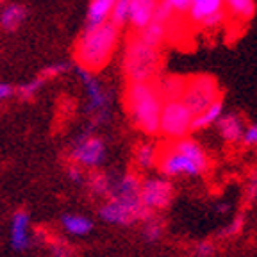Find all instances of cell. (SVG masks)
Returning <instances> with one entry per match:
<instances>
[{
  "label": "cell",
  "instance_id": "cell-18",
  "mask_svg": "<svg viewBox=\"0 0 257 257\" xmlns=\"http://www.w3.org/2000/svg\"><path fill=\"white\" fill-rule=\"evenodd\" d=\"M168 34H170L168 25L152 20L149 25H147V27L143 29V31H140L138 38H140L145 45H149V47L159 48L161 45L165 43V40L168 38Z\"/></svg>",
  "mask_w": 257,
  "mask_h": 257
},
{
  "label": "cell",
  "instance_id": "cell-25",
  "mask_svg": "<svg viewBox=\"0 0 257 257\" xmlns=\"http://www.w3.org/2000/svg\"><path fill=\"white\" fill-rule=\"evenodd\" d=\"M245 227H246L245 213H237L236 216L229 221V223L218 230L216 237H218V239H230V237H236V236H239V234L243 232V229H245Z\"/></svg>",
  "mask_w": 257,
  "mask_h": 257
},
{
  "label": "cell",
  "instance_id": "cell-7",
  "mask_svg": "<svg viewBox=\"0 0 257 257\" xmlns=\"http://www.w3.org/2000/svg\"><path fill=\"white\" fill-rule=\"evenodd\" d=\"M77 77H79L82 89H84L86 107H88L93 125L104 123L109 118V111H111V95H109V91L98 80V77L89 70L77 68Z\"/></svg>",
  "mask_w": 257,
  "mask_h": 257
},
{
  "label": "cell",
  "instance_id": "cell-2",
  "mask_svg": "<svg viewBox=\"0 0 257 257\" xmlns=\"http://www.w3.org/2000/svg\"><path fill=\"white\" fill-rule=\"evenodd\" d=\"M120 40V27L111 22L98 25H86L75 43V61L79 68L98 72L114 56Z\"/></svg>",
  "mask_w": 257,
  "mask_h": 257
},
{
  "label": "cell",
  "instance_id": "cell-26",
  "mask_svg": "<svg viewBox=\"0 0 257 257\" xmlns=\"http://www.w3.org/2000/svg\"><path fill=\"white\" fill-rule=\"evenodd\" d=\"M43 82H45V79L40 75V77H36V79H31V80H27V82H24V84H20L18 88H15V93L20 96L22 100H31V98H34V96L40 93Z\"/></svg>",
  "mask_w": 257,
  "mask_h": 257
},
{
  "label": "cell",
  "instance_id": "cell-5",
  "mask_svg": "<svg viewBox=\"0 0 257 257\" xmlns=\"http://www.w3.org/2000/svg\"><path fill=\"white\" fill-rule=\"evenodd\" d=\"M221 98L218 80L213 75H191L186 77L184 89H182L181 100L193 114V118L200 114L209 105Z\"/></svg>",
  "mask_w": 257,
  "mask_h": 257
},
{
  "label": "cell",
  "instance_id": "cell-16",
  "mask_svg": "<svg viewBox=\"0 0 257 257\" xmlns=\"http://www.w3.org/2000/svg\"><path fill=\"white\" fill-rule=\"evenodd\" d=\"M218 133L227 143H239L243 131H245V121L236 112H223L216 121Z\"/></svg>",
  "mask_w": 257,
  "mask_h": 257
},
{
  "label": "cell",
  "instance_id": "cell-22",
  "mask_svg": "<svg viewBox=\"0 0 257 257\" xmlns=\"http://www.w3.org/2000/svg\"><path fill=\"white\" fill-rule=\"evenodd\" d=\"M61 227L72 236H88L93 230V221L82 214H63Z\"/></svg>",
  "mask_w": 257,
  "mask_h": 257
},
{
  "label": "cell",
  "instance_id": "cell-3",
  "mask_svg": "<svg viewBox=\"0 0 257 257\" xmlns=\"http://www.w3.org/2000/svg\"><path fill=\"white\" fill-rule=\"evenodd\" d=\"M125 107L128 118L141 133L156 136L159 134V116L163 109V96L154 82H134L125 91Z\"/></svg>",
  "mask_w": 257,
  "mask_h": 257
},
{
  "label": "cell",
  "instance_id": "cell-10",
  "mask_svg": "<svg viewBox=\"0 0 257 257\" xmlns=\"http://www.w3.org/2000/svg\"><path fill=\"white\" fill-rule=\"evenodd\" d=\"M98 214L109 225L128 227V225L141 223L150 214V211L145 209L141 202H121L107 198L98 209Z\"/></svg>",
  "mask_w": 257,
  "mask_h": 257
},
{
  "label": "cell",
  "instance_id": "cell-19",
  "mask_svg": "<svg viewBox=\"0 0 257 257\" xmlns=\"http://www.w3.org/2000/svg\"><path fill=\"white\" fill-rule=\"evenodd\" d=\"M223 112H225V104L221 98H218V100L213 102L205 111H202L200 114H197V116L193 118L191 131H202V128L211 127V125L216 123L218 118H220Z\"/></svg>",
  "mask_w": 257,
  "mask_h": 257
},
{
  "label": "cell",
  "instance_id": "cell-31",
  "mask_svg": "<svg viewBox=\"0 0 257 257\" xmlns=\"http://www.w3.org/2000/svg\"><path fill=\"white\" fill-rule=\"evenodd\" d=\"M165 2L170 6L173 16L177 18V16H188V11L191 8L193 0H165Z\"/></svg>",
  "mask_w": 257,
  "mask_h": 257
},
{
  "label": "cell",
  "instance_id": "cell-34",
  "mask_svg": "<svg viewBox=\"0 0 257 257\" xmlns=\"http://www.w3.org/2000/svg\"><path fill=\"white\" fill-rule=\"evenodd\" d=\"M50 255L52 257H70L72 255V248L66 246L64 243H52V245H50Z\"/></svg>",
  "mask_w": 257,
  "mask_h": 257
},
{
  "label": "cell",
  "instance_id": "cell-6",
  "mask_svg": "<svg viewBox=\"0 0 257 257\" xmlns=\"http://www.w3.org/2000/svg\"><path fill=\"white\" fill-rule=\"evenodd\" d=\"M193 123V114L188 111L181 98L163 100V109L159 116V134L168 141H177L189 138Z\"/></svg>",
  "mask_w": 257,
  "mask_h": 257
},
{
  "label": "cell",
  "instance_id": "cell-28",
  "mask_svg": "<svg viewBox=\"0 0 257 257\" xmlns=\"http://www.w3.org/2000/svg\"><path fill=\"white\" fill-rule=\"evenodd\" d=\"M243 202H245V205H252L253 202H257V168L252 170L246 177Z\"/></svg>",
  "mask_w": 257,
  "mask_h": 257
},
{
  "label": "cell",
  "instance_id": "cell-4",
  "mask_svg": "<svg viewBox=\"0 0 257 257\" xmlns=\"http://www.w3.org/2000/svg\"><path fill=\"white\" fill-rule=\"evenodd\" d=\"M159 48L145 45L140 38H133L127 43L123 54V70L128 84L134 82H154L159 68Z\"/></svg>",
  "mask_w": 257,
  "mask_h": 257
},
{
  "label": "cell",
  "instance_id": "cell-27",
  "mask_svg": "<svg viewBox=\"0 0 257 257\" xmlns=\"http://www.w3.org/2000/svg\"><path fill=\"white\" fill-rule=\"evenodd\" d=\"M128 8H131V0H116V4L112 6L109 22L114 24L116 27L128 24Z\"/></svg>",
  "mask_w": 257,
  "mask_h": 257
},
{
  "label": "cell",
  "instance_id": "cell-32",
  "mask_svg": "<svg viewBox=\"0 0 257 257\" xmlns=\"http://www.w3.org/2000/svg\"><path fill=\"white\" fill-rule=\"evenodd\" d=\"M70 68V64L68 63H52V64H48L47 68L43 70V73H41V77L43 79H50V77H57L61 75V73H64L66 70Z\"/></svg>",
  "mask_w": 257,
  "mask_h": 257
},
{
  "label": "cell",
  "instance_id": "cell-36",
  "mask_svg": "<svg viewBox=\"0 0 257 257\" xmlns=\"http://www.w3.org/2000/svg\"><path fill=\"white\" fill-rule=\"evenodd\" d=\"M214 211L220 214H227L230 213V204L229 202H218L216 205H214Z\"/></svg>",
  "mask_w": 257,
  "mask_h": 257
},
{
  "label": "cell",
  "instance_id": "cell-15",
  "mask_svg": "<svg viewBox=\"0 0 257 257\" xmlns=\"http://www.w3.org/2000/svg\"><path fill=\"white\" fill-rule=\"evenodd\" d=\"M157 0H131L128 8V24L138 32L143 31L154 20Z\"/></svg>",
  "mask_w": 257,
  "mask_h": 257
},
{
  "label": "cell",
  "instance_id": "cell-8",
  "mask_svg": "<svg viewBox=\"0 0 257 257\" xmlns=\"http://www.w3.org/2000/svg\"><path fill=\"white\" fill-rule=\"evenodd\" d=\"M105 154H107V150H105L104 141L88 131V133H82L73 138L68 156L73 165L84 170H96L104 165Z\"/></svg>",
  "mask_w": 257,
  "mask_h": 257
},
{
  "label": "cell",
  "instance_id": "cell-20",
  "mask_svg": "<svg viewBox=\"0 0 257 257\" xmlns=\"http://www.w3.org/2000/svg\"><path fill=\"white\" fill-rule=\"evenodd\" d=\"M157 157H159V145L152 143V141H145V143L138 145L134 150V161L136 166L141 170H150L157 165Z\"/></svg>",
  "mask_w": 257,
  "mask_h": 257
},
{
  "label": "cell",
  "instance_id": "cell-29",
  "mask_svg": "<svg viewBox=\"0 0 257 257\" xmlns=\"http://www.w3.org/2000/svg\"><path fill=\"white\" fill-rule=\"evenodd\" d=\"M216 243L213 239H205V241H198L195 243L191 248V255L193 257H214L216 255Z\"/></svg>",
  "mask_w": 257,
  "mask_h": 257
},
{
  "label": "cell",
  "instance_id": "cell-33",
  "mask_svg": "<svg viewBox=\"0 0 257 257\" xmlns=\"http://www.w3.org/2000/svg\"><path fill=\"white\" fill-rule=\"evenodd\" d=\"M66 175L68 179L73 182V184H86V173L84 168H80L77 165H70L68 170H66Z\"/></svg>",
  "mask_w": 257,
  "mask_h": 257
},
{
  "label": "cell",
  "instance_id": "cell-23",
  "mask_svg": "<svg viewBox=\"0 0 257 257\" xmlns=\"http://www.w3.org/2000/svg\"><path fill=\"white\" fill-rule=\"evenodd\" d=\"M163 232H165V220L157 213H150L141 221V236H143L145 241L156 243V241L161 239Z\"/></svg>",
  "mask_w": 257,
  "mask_h": 257
},
{
  "label": "cell",
  "instance_id": "cell-24",
  "mask_svg": "<svg viewBox=\"0 0 257 257\" xmlns=\"http://www.w3.org/2000/svg\"><path fill=\"white\" fill-rule=\"evenodd\" d=\"M86 184H88L89 191L95 197H105L109 195V188H111V179L104 175L102 172H93L89 177H86Z\"/></svg>",
  "mask_w": 257,
  "mask_h": 257
},
{
  "label": "cell",
  "instance_id": "cell-21",
  "mask_svg": "<svg viewBox=\"0 0 257 257\" xmlns=\"http://www.w3.org/2000/svg\"><path fill=\"white\" fill-rule=\"evenodd\" d=\"M114 4H116V0H89L88 15H86L88 25H98L109 22Z\"/></svg>",
  "mask_w": 257,
  "mask_h": 257
},
{
  "label": "cell",
  "instance_id": "cell-11",
  "mask_svg": "<svg viewBox=\"0 0 257 257\" xmlns=\"http://www.w3.org/2000/svg\"><path fill=\"white\" fill-rule=\"evenodd\" d=\"M188 20L205 31H213L225 24L223 0H193Z\"/></svg>",
  "mask_w": 257,
  "mask_h": 257
},
{
  "label": "cell",
  "instance_id": "cell-13",
  "mask_svg": "<svg viewBox=\"0 0 257 257\" xmlns=\"http://www.w3.org/2000/svg\"><path fill=\"white\" fill-rule=\"evenodd\" d=\"M255 0H223L225 24H229V31L248 24L255 15Z\"/></svg>",
  "mask_w": 257,
  "mask_h": 257
},
{
  "label": "cell",
  "instance_id": "cell-9",
  "mask_svg": "<svg viewBox=\"0 0 257 257\" xmlns=\"http://www.w3.org/2000/svg\"><path fill=\"white\" fill-rule=\"evenodd\" d=\"M175 198V186L166 177H147L141 179L140 200L145 209L150 213L165 211L173 204Z\"/></svg>",
  "mask_w": 257,
  "mask_h": 257
},
{
  "label": "cell",
  "instance_id": "cell-35",
  "mask_svg": "<svg viewBox=\"0 0 257 257\" xmlns=\"http://www.w3.org/2000/svg\"><path fill=\"white\" fill-rule=\"evenodd\" d=\"M13 95H15V86L9 84V82H4V80H0V104L9 100Z\"/></svg>",
  "mask_w": 257,
  "mask_h": 257
},
{
  "label": "cell",
  "instance_id": "cell-30",
  "mask_svg": "<svg viewBox=\"0 0 257 257\" xmlns=\"http://www.w3.org/2000/svg\"><path fill=\"white\" fill-rule=\"evenodd\" d=\"M239 143L245 149H257V121L245 125V131H243V136H241Z\"/></svg>",
  "mask_w": 257,
  "mask_h": 257
},
{
  "label": "cell",
  "instance_id": "cell-14",
  "mask_svg": "<svg viewBox=\"0 0 257 257\" xmlns=\"http://www.w3.org/2000/svg\"><path fill=\"white\" fill-rule=\"evenodd\" d=\"M29 218L27 211H16L11 220V246L16 252H25L31 246V236H29Z\"/></svg>",
  "mask_w": 257,
  "mask_h": 257
},
{
  "label": "cell",
  "instance_id": "cell-1",
  "mask_svg": "<svg viewBox=\"0 0 257 257\" xmlns=\"http://www.w3.org/2000/svg\"><path fill=\"white\" fill-rule=\"evenodd\" d=\"M157 168L166 179L175 177H200L211 166L209 156L193 138L168 141L157 157Z\"/></svg>",
  "mask_w": 257,
  "mask_h": 257
},
{
  "label": "cell",
  "instance_id": "cell-17",
  "mask_svg": "<svg viewBox=\"0 0 257 257\" xmlns=\"http://www.w3.org/2000/svg\"><path fill=\"white\" fill-rule=\"evenodd\" d=\"M27 18V9L22 4H6L0 9V27L8 32L22 27Z\"/></svg>",
  "mask_w": 257,
  "mask_h": 257
},
{
  "label": "cell",
  "instance_id": "cell-12",
  "mask_svg": "<svg viewBox=\"0 0 257 257\" xmlns=\"http://www.w3.org/2000/svg\"><path fill=\"white\" fill-rule=\"evenodd\" d=\"M140 188H141L140 177L136 173H125V175L118 177L114 181L111 179V188H109L107 198L121 200V202H141Z\"/></svg>",
  "mask_w": 257,
  "mask_h": 257
}]
</instances>
